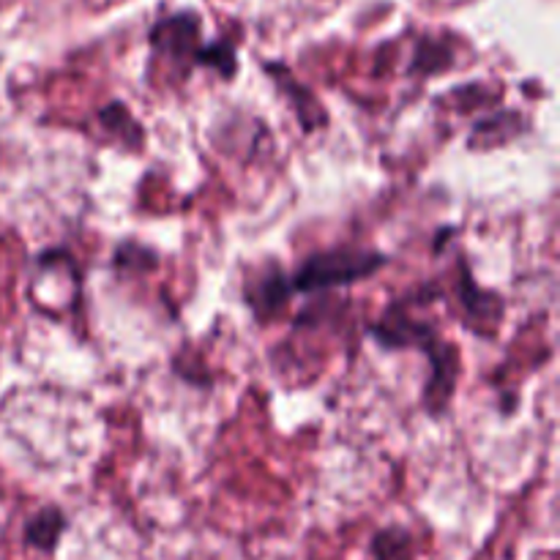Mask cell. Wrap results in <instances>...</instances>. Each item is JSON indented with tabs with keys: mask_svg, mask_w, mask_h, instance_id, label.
<instances>
[{
	"mask_svg": "<svg viewBox=\"0 0 560 560\" xmlns=\"http://www.w3.org/2000/svg\"><path fill=\"white\" fill-rule=\"evenodd\" d=\"M386 266L381 252L364 249H331L310 257L290 279V288L299 293H317V290L342 288V284L361 282Z\"/></svg>",
	"mask_w": 560,
	"mask_h": 560,
	"instance_id": "6da1fadb",
	"label": "cell"
},
{
	"mask_svg": "<svg viewBox=\"0 0 560 560\" xmlns=\"http://www.w3.org/2000/svg\"><path fill=\"white\" fill-rule=\"evenodd\" d=\"M197 38H200V20H197V14H189V11L167 16V20H162L151 31L153 47L175 60L195 55V49L200 47Z\"/></svg>",
	"mask_w": 560,
	"mask_h": 560,
	"instance_id": "7a4b0ae2",
	"label": "cell"
},
{
	"mask_svg": "<svg viewBox=\"0 0 560 560\" xmlns=\"http://www.w3.org/2000/svg\"><path fill=\"white\" fill-rule=\"evenodd\" d=\"M268 71L273 74V80H279V88L290 96V102H293L295 113H299V120L301 126H304V131H315L317 126L326 124V113H323L320 102H317L304 85H299L284 66H268Z\"/></svg>",
	"mask_w": 560,
	"mask_h": 560,
	"instance_id": "3957f363",
	"label": "cell"
},
{
	"mask_svg": "<svg viewBox=\"0 0 560 560\" xmlns=\"http://www.w3.org/2000/svg\"><path fill=\"white\" fill-rule=\"evenodd\" d=\"M66 514L58 506H47L38 514H33L25 525L27 547H36L42 552H52L58 547L60 536L66 530Z\"/></svg>",
	"mask_w": 560,
	"mask_h": 560,
	"instance_id": "277c9868",
	"label": "cell"
},
{
	"mask_svg": "<svg viewBox=\"0 0 560 560\" xmlns=\"http://www.w3.org/2000/svg\"><path fill=\"white\" fill-rule=\"evenodd\" d=\"M293 293V288H290V279L282 277L279 271L268 273V277H262L260 282H257L255 293L249 295V304L252 310L257 312V315L268 317L273 315L277 310H282L284 304H288V295Z\"/></svg>",
	"mask_w": 560,
	"mask_h": 560,
	"instance_id": "5b68a950",
	"label": "cell"
},
{
	"mask_svg": "<svg viewBox=\"0 0 560 560\" xmlns=\"http://www.w3.org/2000/svg\"><path fill=\"white\" fill-rule=\"evenodd\" d=\"M463 306L470 312V317H474V320L492 323V326H498V320H501V315H503L501 299L476 288L474 279L470 277L463 279Z\"/></svg>",
	"mask_w": 560,
	"mask_h": 560,
	"instance_id": "8992f818",
	"label": "cell"
},
{
	"mask_svg": "<svg viewBox=\"0 0 560 560\" xmlns=\"http://www.w3.org/2000/svg\"><path fill=\"white\" fill-rule=\"evenodd\" d=\"M98 118H102L104 129L113 131V135H118L120 140L129 142L131 148H137L142 142V129H140V126H137V120L131 118L129 109H126L120 102L107 104V107H104L102 113H98Z\"/></svg>",
	"mask_w": 560,
	"mask_h": 560,
	"instance_id": "52a82bcc",
	"label": "cell"
},
{
	"mask_svg": "<svg viewBox=\"0 0 560 560\" xmlns=\"http://www.w3.org/2000/svg\"><path fill=\"white\" fill-rule=\"evenodd\" d=\"M195 63L197 66H211L217 69L224 80L238 71V60H235V47L230 42H213L202 44V47L195 49Z\"/></svg>",
	"mask_w": 560,
	"mask_h": 560,
	"instance_id": "ba28073f",
	"label": "cell"
},
{
	"mask_svg": "<svg viewBox=\"0 0 560 560\" xmlns=\"http://www.w3.org/2000/svg\"><path fill=\"white\" fill-rule=\"evenodd\" d=\"M410 534L402 528L381 530L372 541V556L375 560H408Z\"/></svg>",
	"mask_w": 560,
	"mask_h": 560,
	"instance_id": "9c48e42d",
	"label": "cell"
},
{
	"mask_svg": "<svg viewBox=\"0 0 560 560\" xmlns=\"http://www.w3.org/2000/svg\"><path fill=\"white\" fill-rule=\"evenodd\" d=\"M452 63V55L448 49H443V44L438 42H421L419 52H416L413 71H421V74H435V71H443Z\"/></svg>",
	"mask_w": 560,
	"mask_h": 560,
	"instance_id": "30bf717a",
	"label": "cell"
}]
</instances>
